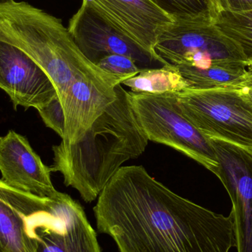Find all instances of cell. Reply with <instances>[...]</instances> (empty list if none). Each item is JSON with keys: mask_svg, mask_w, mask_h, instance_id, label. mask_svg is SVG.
Masks as SVG:
<instances>
[{"mask_svg": "<svg viewBox=\"0 0 252 252\" xmlns=\"http://www.w3.org/2000/svg\"><path fill=\"white\" fill-rule=\"evenodd\" d=\"M185 118L210 139L252 150V100L242 90L175 93Z\"/></svg>", "mask_w": 252, "mask_h": 252, "instance_id": "obj_5", "label": "cell"}, {"mask_svg": "<svg viewBox=\"0 0 252 252\" xmlns=\"http://www.w3.org/2000/svg\"><path fill=\"white\" fill-rule=\"evenodd\" d=\"M167 65L155 53L160 34L173 20L151 0H84Z\"/></svg>", "mask_w": 252, "mask_h": 252, "instance_id": "obj_12", "label": "cell"}, {"mask_svg": "<svg viewBox=\"0 0 252 252\" xmlns=\"http://www.w3.org/2000/svg\"><path fill=\"white\" fill-rule=\"evenodd\" d=\"M127 93L136 120L148 140L171 147L215 173L219 162L211 139L185 118L175 93Z\"/></svg>", "mask_w": 252, "mask_h": 252, "instance_id": "obj_4", "label": "cell"}, {"mask_svg": "<svg viewBox=\"0 0 252 252\" xmlns=\"http://www.w3.org/2000/svg\"><path fill=\"white\" fill-rule=\"evenodd\" d=\"M67 29L81 53L94 64L106 56L118 54L130 58L144 69L150 68L155 62L164 65L100 10L84 0L69 21Z\"/></svg>", "mask_w": 252, "mask_h": 252, "instance_id": "obj_8", "label": "cell"}, {"mask_svg": "<svg viewBox=\"0 0 252 252\" xmlns=\"http://www.w3.org/2000/svg\"><path fill=\"white\" fill-rule=\"evenodd\" d=\"M248 69L250 72V78H249L247 85L243 89L242 91H244L252 100V66H250Z\"/></svg>", "mask_w": 252, "mask_h": 252, "instance_id": "obj_21", "label": "cell"}, {"mask_svg": "<svg viewBox=\"0 0 252 252\" xmlns=\"http://www.w3.org/2000/svg\"><path fill=\"white\" fill-rule=\"evenodd\" d=\"M134 93L153 94L179 93L188 90V84L174 65H163L156 69H142L137 75L123 81Z\"/></svg>", "mask_w": 252, "mask_h": 252, "instance_id": "obj_15", "label": "cell"}, {"mask_svg": "<svg viewBox=\"0 0 252 252\" xmlns=\"http://www.w3.org/2000/svg\"><path fill=\"white\" fill-rule=\"evenodd\" d=\"M217 157L214 174L226 188L232 203L238 252H252V150L211 139Z\"/></svg>", "mask_w": 252, "mask_h": 252, "instance_id": "obj_9", "label": "cell"}, {"mask_svg": "<svg viewBox=\"0 0 252 252\" xmlns=\"http://www.w3.org/2000/svg\"><path fill=\"white\" fill-rule=\"evenodd\" d=\"M0 41L33 59L51 80L65 115L63 139L76 143L129 77L114 75L81 53L62 20L25 1H0Z\"/></svg>", "mask_w": 252, "mask_h": 252, "instance_id": "obj_2", "label": "cell"}, {"mask_svg": "<svg viewBox=\"0 0 252 252\" xmlns=\"http://www.w3.org/2000/svg\"><path fill=\"white\" fill-rule=\"evenodd\" d=\"M154 50L166 63L174 66L206 68L234 63L248 66L239 47L214 23L173 22L160 34Z\"/></svg>", "mask_w": 252, "mask_h": 252, "instance_id": "obj_6", "label": "cell"}, {"mask_svg": "<svg viewBox=\"0 0 252 252\" xmlns=\"http://www.w3.org/2000/svg\"><path fill=\"white\" fill-rule=\"evenodd\" d=\"M116 100L75 144L62 140L53 147V172H60L66 187L76 189L86 202L94 201L122 164L143 154L148 139L128 98L118 84Z\"/></svg>", "mask_w": 252, "mask_h": 252, "instance_id": "obj_3", "label": "cell"}, {"mask_svg": "<svg viewBox=\"0 0 252 252\" xmlns=\"http://www.w3.org/2000/svg\"><path fill=\"white\" fill-rule=\"evenodd\" d=\"M38 112L44 124L63 139L65 134V115L59 96Z\"/></svg>", "mask_w": 252, "mask_h": 252, "instance_id": "obj_19", "label": "cell"}, {"mask_svg": "<svg viewBox=\"0 0 252 252\" xmlns=\"http://www.w3.org/2000/svg\"><path fill=\"white\" fill-rule=\"evenodd\" d=\"M176 66L189 90H242L250 76L248 66L243 63H220L206 68Z\"/></svg>", "mask_w": 252, "mask_h": 252, "instance_id": "obj_14", "label": "cell"}, {"mask_svg": "<svg viewBox=\"0 0 252 252\" xmlns=\"http://www.w3.org/2000/svg\"><path fill=\"white\" fill-rule=\"evenodd\" d=\"M52 172L25 136L14 130L0 136V173L4 183L38 196H54L59 191L52 182Z\"/></svg>", "mask_w": 252, "mask_h": 252, "instance_id": "obj_11", "label": "cell"}, {"mask_svg": "<svg viewBox=\"0 0 252 252\" xmlns=\"http://www.w3.org/2000/svg\"><path fill=\"white\" fill-rule=\"evenodd\" d=\"M96 65L109 73L129 78L137 75L142 69L133 59L118 54L106 56L100 59Z\"/></svg>", "mask_w": 252, "mask_h": 252, "instance_id": "obj_18", "label": "cell"}, {"mask_svg": "<svg viewBox=\"0 0 252 252\" xmlns=\"http://www.w3.org/2000/svg\"><path fill=\"white\" fill-rule=\"evenodd\" d=\"M97 230L119 252H229L237 247L226 217L170 190L142 166L122 167L94 207Z\"/></svg>", "mask_w": 252, "mask_h": 252, "instance_id": "obj_1", "label": "cell"}, {"mask_svg": "<svg viewBox=\"0 0 252 252\" xmlns=\"http://www.w3.org/2000/svg\"><path fill=\"white\" fill-rule=\"evenodd\" d=\"M0 89L8 94L14 108L39 110L58 96L51 80L33 59L1 41Z\"/></svg>", "mask_w": 252, "mask_h": 252, "instance_id": "obj_10", "label": "cell"}, {"mask_svg": "<svg viewBox=\"0 0 252 252\" xmlns=\"http://www.w3.org/2000/svg\"><path fill=\"white\" fill-rule=\"evenodd\" d=\"M174 22L211 24L216 17L213 0H151Z\"/></svg>", "mask_w": 252, "mask_h": 252, "instance_id": "obj_16", "label": "cell"}, {"mask_svg": "<svg viewBox=\"0 0 252 252\" xmlns=\"http://www.w3.org/2000/svg\"><path fill=\"white\" fill-rule=\"evenodd\" d=\"M213 23L239 47L248 67L252 66V10L244 13L218 12Z\"/></svg>", "mask_w": 252, "mask_h": 252, "instance_id": "obj_17", "label": "cell"}, {"mask_svg": "<svg viewBox=\"0 0 252 252\" xmlns=\"http://www.w3.org/2000/svg\"><path fill=\"white\" fill-rule=\"evenodd\" d=\"M37 223L32 194L0 179V252H36Z\"/></svg>", "mask_w": 252, "mask_h": 252, "instance_id": "obj_13", "label": "cell"}, {"mask_svg": "<svg viewBox=\"0 0 252 252\" xmlns=\"http://www.w3.org/2000/svg\"><path fill=\"white\" fill-rule=\"evenodd\" d=\"M35 232L36 252H102L82 206L67 194L43 198Z\"/></svg>", "mask_w": 252, "mask_h": 252, "instance_id": "obj_7", "label": "cell"}, {"mask_svg": "<svg viewBox=\"0 0 252 252\" xmlns=\"http://www.w3.org/2000/svg\"><path fill=\"white\" fill-rule=\"evenodd\" d=\"M213 2L216 13L220 11L244 13L252 10V0H213Z\"/></svg>", "mask_w": 252, "mask_h": 252, "instance_id": "obj_20", "label": "cell"}]
</instances>
